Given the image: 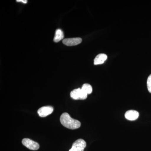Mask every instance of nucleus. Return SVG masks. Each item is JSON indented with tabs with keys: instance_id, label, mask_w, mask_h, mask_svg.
<instances>
[{
	"instance_id": "obj_1",
	"label": "nucleus",
	"mask_w": 151,
	"mask_h": 151,
	"mask_svg": "<svg viewBox=\"0 0 151 151\" xmlns=\"http://www.w3.org/2000/svg\"><path fill=\"white\" fill-rule=\"evenodd\" d=\"M60 122L64 127L70 129H76L81 126L80 122L71 118L70 115L67 113H63L61 115Z\"/></svg>"
},
{
	"instance_id": "obj_2",
	"label": "nucleus",
	"mask_w": 151,
	"mask_h": 151,
	"mask_svg": "<svg viewBox=\"0 0 151 151\" xmlns=\"http://www.w3.org/2000/svg\"><path fill=\"white\" fill-rule=\"evenodd\" d=\"M70 96L74 100H85L87 97V94L80 88L74 89L70 93Z\"/></svg>"
},
{
	"instance_id": "obj_3",
	"label": "nucleus",
	"mask_w": 151,
	"mask_h": 151,
	"mask_svg": "<svg viewBox=\"0 0 151 151\" xmlns=\"http://www.w3.org/2000/svg\"><path fill=\"white\" fill-rule=\"evenodd\" d=\"M86 147V142L82 139H78L73 143L69 151H84Z\"/></svg>"
},
{
	"instance_id": "obj_4",
	"label": "nucleus",
	"mask_w": 151,
	"mask_h": 151,
	"mask_svg": "<svg viewBox=\"0 0 151 151\" xmlns=\"http://www.w3.org/2000/svg\"><path fill=\"white\" fill-rule=\"evenodd\" d=\"M22 143L28 149L32 150H37L40 148L38 143L28 138L23 139Z\"/></svg>"
},
{
	"instance_id": "obj_5",
	"label": "nucleus",
	"mask_w": 151,
	"mask_h": 151,
	"mask_svg": "<svg viewBox=\"0 0 151 151\" xmlns=\"http://www.w3.org/2000/svg\"><path fill=\"white\" fill-rule=\"evenodd\" d=\"M82 39L81 38H66L63 40V43L66 46H71L76 45L81 43Z\"/></svg>"
},
{
	"instance_id": "obj_6",
	"label": "nucleus",
	"mask_w": 151,
	"mask_h": 151,
	"mask_svg": "<svg viewBox=\"0 0 151 151\" xmlns=\"http://www.w3.org/2000/svg\"><path fill=\"white\" fill-rule=\"evenodd\" d=\"M53 108L51 106H44L38 109L37 113L40 116L45 117L52 113Z\"/></svg>"
},
{
	"instance_id": "obj_7",
	"label": "nucleus",
	"mask_w": 151,
	"mask_h": 151,
	"mask_svg": "<svg viewBox=\"0 0 151 151\" xmlns=\"http://www.w3.org/2000/svg\"><path fill=\"white\" fill-rule=\"evenodd\" d=\"M125 116L127 120L129 121H135L139 117V113L137 111L130 110L126 112Z\"/></svg>"
},
{
	"instance_id": "obj_8",
	"label": "nucleus",
	"mask_w": 151,
	"mask_h": 151,
	"mask_svg": "<svg viewBox=\"0 0 151 151\" xmlns=\"http://www.w3.org/2000/svg\"><path fill=\"white\" fill-rule=\"evenodd\" d=\"M107 58H108V56L106 54L104 53L98 54L94 58V65L103 64L107 59Z\"/></svg>"
},
{
	"instance_id": "obj_9",
	"label": "nucleus",
	"mask_w": 151,
	"mask_h": 151,
	"mask_svg": "<svg viewBox=\"0 0 151 151\" xmlns=\"http://www.w3.org/2000/svg\"><path fill=\"white\" fill-rule=\"evenodd\" d=\"M63 37H64V35L62 31L60 29H57L55 31V35L53 39L55 42H59L60 40H62Z\"/></svg>"
},
{
	"instance_id": "obj_10",
	"label": "nucleus",
	"mask_w": 151,
	"mask_h": 151,
	"mask_svg": "<svg viewBox=\"0 0 151 151\" xmlns=\"http://www.w3.org/2000/svg\"><path fill=\"white\" fill-rule=\"evenodd\" d=\"M81 89L87 94H91L92 92V86L90 84H83Z\"/></svg>"
},
{
	"instance_id": "obj_11",
	"label": "nucleus",
	"mask_w": 151,
	"mask_h": 151,
	"mask_svg": "<svg viewBox=\"0 0 151 151\" xmlns=\"http://www.w3.org/2000/svg\"><path fill=\"white\" fill-rule=\"evenodd\" d=\"M147 86L149 92L151 93V74L149 76L147 81Z\"/></svg>"
},
{
	"instance_id": "obj_12",
	"label": "nucleus",
	"mask_w": 151,
	"mask_h": 151,
	"mask_svg": "<svg viewBox=\"0 0 151 151\" xmlns=\"http://www.w3.org/2000/svg\"><path fill=\"white\" fill-rule=\"evenodd\" d=\"M17 2H22L24 3V4H26L27 3V0H17L16 1Z\"/></svg>"
}]
</instances>
